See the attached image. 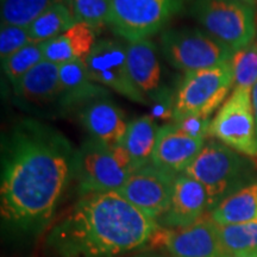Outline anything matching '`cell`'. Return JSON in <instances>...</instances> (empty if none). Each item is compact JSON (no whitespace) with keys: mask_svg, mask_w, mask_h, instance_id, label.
<instances>
[{"mask_svg":"<svg viewBox=\"0 0 257 257\" xmlns=\"http://www.w3.org/2000/svg\"><path fill=\"white\" fill-rule=\"evenodd\" d=\"M251 102H252L253 117H255V123H256V136H257V82L251 88Z\"/></svg>","mask_w":257,"mask_h":257,"instance_id":"30","label":"cell"},{"mask_svg":"<svg viewBox=\"0 0 257 257\" xmlns=\"http://www.w3.org/2000/svg\"><path fill=\"white\" fill-rule=\"evenodd\" d=\"M134 172L121 144L108 147L88 138L75 152L73 180L82 195L119 191Z\"/></svg>","mask_w":257,"mask_h":257,"instance_id":"4","label":"cell"},{"mask_svg":"<svg viewBox=\"0 0 257 257\" xmlns=\"http://www.w3.org/2000/svg\"><path fill=\"white\" fill-rule=\"evenodd\" d=\"M210 137L248 157L257 156L251 88L233 87L212 119Z\"/></svg>","mask_w":257,"mask_h":257,"instance_id":"9","label":"cell"},{"mask_svg":"<svg viewBox=\"0 0 257 257\" xmlns=\"http://www.w3.org/2000/svg\"><path fill=\"white\" fill-rule=\"evenodd\" d=\"M223 257H257L256 255H248V256H223Z\"/></svg>","mask_w":257,"mask_h":257,"instance_id":"33","label":"cell"},{"mask_svg":"<svg viewBox=\"0 0 257 257\" xmlns=\"http://www.w3.org/2000/svg\"><path fill=\"white\" fill-rule=\"evenodd\" d=\"M157 133L159 126L152 114L141 115L127 124L121 146L130 156L135 170L152 162Z\"/></svg>","mask_w":257,"mask_h":257,"instance_id":"20","label":"cell"},{"mask_svg":"<svg viewBox=\"0 0 257 257\" xmlns=\"http://www.w3.org/2000/svg\"><path fill=\"white\" fill-rule=\"evenodd\" d=\"M76 23L72 8L60 3L51 6L29 27L34 43H44L55 38Z\"/></svg>","mask_w":257,"mask_h":257,"instance_id":"22","label":"cell"},{"mask_svg":"<svg viewBox=\"0 0 257 257\" xmlns=\"http://www.w3.org/2000/svg\"><path fill=\"white\" fill-rule=\"evenodd\" d=\"M208 217L218 225L257 221V181L221 201Z\"/></svg>","mask_w":257,"mask_h":257,"instance_id":"21","label":"cell"},{"mask_svg":"<svg viewBox=\"0 0 257 257\" xmlns=\"http://www.w3.org/2000/svg\"><path fill=\"white\" fill-rule=\"evenodd\" d=\"M126 59L130 78L138 91L152 101L163 87L161 86V64L156 46L150 38L127 42ZM149 101V104H150Z\"/></svg>","mask_w":257,"mask_h":257,"instance_id":"17","label":"cell"},{"mask_svg":"<svg viewBox=\"0 0 257 257\" xmlns=\"http://www.w3.org/2000/svg\"><path fill=\"white\" fill-rule=\"evenodd\" d=\"M256 28H257V14H256Z\"/></svg>","mask_w":257,"mask_h":257,"instance_id":"34","label":"cell"},{"mask_svg":"<svg viewBox=\"0 0 257 257\" xmlns=\"http://www.w3.org/2000/svg\"><path fill=\"white\" fill-rule=\"evenodd\" d=\"M93 81L113 89L120 95L141 105H149V100L138 91L130 78L127 68L126 46L113 38H100L85 60Z\"/></svg>","mask_w":257,"mask_h":257,"instance_id":"10","label":"cell"},{"mask_svg":"<svg viewBox=\"0 0 257 257\" xmlns=\"http://www.w3.org/2000/svg\"><path fill=\"white\" fill-rule=\"evenodd\" d=\"M231 64L234 87L252 88L257 82V41L234 51Z\"/></svg>","mask_w":257,"mask_h":257,"instance_id":"27","label":"cell"},{"mask_svg":"<svg viewBox=\"0 0 257 257\" xmlns=\"http://www.w3.org/2000/svg\"><path fill=\"white\" fill-rule=\"evenodd\" d=\"M176 176L152 163L135 170L119 191L120 194L156 221L168 210Z\"/></svg>","mask_w":257,"mask_h":257,"instance_id":"11","label":"cell"},{"mask_svg":"<svg viewBox=\"0 0 257 257\" xmlns=\"http://www.w3.org/2000/svg\"><path fill=\"white\" fill-rule=\"evenodd\" d=\"M186 0H112L108 28L127 42L162 31L184 9Z\"/></svg>","mask_w":257,"mask_h":257,"instance_id":"8","label":"cell"},{"mask_svg":"<svg viewBox=\"0 0 257 257\" xmlns=\"http://www.w3.org/2000/svg\"><path fill=\"white\" fill-rule=\"evenodd\" d=\"M234 87L231 61L186 74L176 92L173 123L188 115H207L225 102Z\"/></svg>","mask_w":257,"mask_h":257,"instance_id":"5","label":"cell"},{"mask_svg":"<svg viewBox=\"0 0 257 257\" xmlns=\"http://www.w3.org/2000/svg\"><path fill=\"white\" fill-rule=\"evenodd\" d=\"M12 88L16 98L25 106L34 108L57 107L61 110L62 89L59 64L42 61Z\"/></svg>","mask_w":257,"mask_h":257,"instance_id":"15","label":"cell"},{"mask_svg":"<svg viewBox=\"0 0 257 257\" xmlns=\"http://www.w3.org/2000/svg\"><path fill=\"white\" fill-rule=\"evenodd\" d=\"M60 66V83L62 89L61 111L85 105L94 99L107 96L104 86L93 81L85 61H72Z\"/></svg>","mask_w":257,"mask_h":257,"instance_id":"18","label":"cell"},{"mask_svg":"<svg viewBox=\"0 0 257 257\" xmlns=\"http://www.w3.org/2000/svg\"><path fill=\"white\" fill-rule=\"evenodd\" d=\"M76 23L88 25L98 32L110 23L112 0H70Z\"/></svg>","mask_w":257,"mask_h":257,"instance_id":"26","label":"cell"},{"mask_svg":"<svg viewBox=\"0 0 257 257\" xmlns=\"http://www.w3.org/2000/svg\"><path fill=\"white\" fill-rule=\"evenodd\" d=\"M185 174L206 189L210 212L230 195L257 181L251 160L214 140L206 141Z\"/></svg>","mask_w":257,"mask_h":257,"instance_id":"3","label":"cell"},{"mask_svg":"<svg viewBox=\"0 0 257 257\" xmlns=\"http://www.w3.org/2000/svg\"><path fill=\"white\" fill-rule=\"evenodd\" d=\"M34 43L29 28L2 24L0 28V59L5 60L22 48Z\"/></svg>","mask_w":257,"mask_h":257,"instance_id":"28","label":"cell"},{"mask_svg":"<svg viewBox=\"0 0 257 257\" xmlns=\"http://www.w3.org/2000/svg\"><path fill=\"white\" fill-rule=\"evenodd\" d=\"M224 256H257V221L218 225Z\"/></svg>","mask_w":257,"mask_h":257,"instance_id":"23","label":"cell"},{"mask_svg":"<svg viewBox=\"0 0 257 257\" xmlns=\"http://www.w3.org/2000/svg\"><path fill=\"white\" fill-rule=\"evenodd\" d=\"M133 257H157V256L153 255V253H140V255H136Z\"/></svg>","mask_w":257,"mask_h":257,"instance_id":"32","label":"cell"},{"mask_svg":"<svg viewBox=\"0 0 257 257\" xmlns=\"http://www.w3.org/2000/svg\"><path fill=\"white\" fill-rule=\"evenodd\" d=\"M44 61L43 43H31L2 61L3 70L12 87L32 68Z\"/></svg>","mask_w":257,"mask_h":257,"instance_id":"25","label":"cell"},{"mask_svg":"<svg viewBox=\"0 0 257 257\" xmlns=\"http://www.w3.org/2000/svg\"><path fill=\"white\" fill-rule=\"evenodd\" d=\"M159 227L118 191L94 193L51 227L47 246L56 257H118L143 248Z\"/></svg>","mask_w":257,"mask_h":257,"instance_id":"2","label":"cell"},{"mask_svg":"<svg viewBox=\"0 0 257 257\" xmlns=\"http://www.w3.org/2000/svg\"><path fill=\"white\" fill-rule=\"evenodd\" d=\"M212 119L213 118L207 117V115H188L175 121L174 124L189 136L206 141V138L210 137Z\"/></svg>","mask_w":257,"mask_h":257,"instance_id":"29","label":"cell"},{"mask_svg":"<svg viewBox=\"0 0 257 257\" xmlns=\"http://www.w3.org/2000/svg\"><path fill=\"white\" fill-rule=\"evenodd\" d=\"M191 12L207 34L234 51L255 41V8L230 0H193Z\"/></svg>","mask_w":257,"mask_h":257,"instance_id":"6","label":"cell"},{"mask_svg":"<svg viewBox=\"0 0 257 257\" xmlns=\"http://www.w3.org/2000/svg\"><path fill=\"white\" fill-rule=\"evenodd\" d=\"M75 152L59 130L36 119L16 121L2 138L3 225L36 234L51 223L73 180Z\"/></svg>","mask_w":257,"mask_h":257,"instance_id":"1","label":"cell"},{"mask_svg":"<svg viewBox=\"0 0 257 257\" xmlns=\"http://www.w3.org/2000/svg\"><path fill=\"white\" fill-rule=\"evenodd\" d=\"M206 141L189 136L174 123L159 127L152 165L178 176L197 159Z\"/></svg>","mask_w":257,"mask_h":257,"instance_id":"13","label":"cell"},{"mask_svg":"<svg viewBox=\"0 0 257 257\" xmlns=\"http://www.w3.org/2000/svg\"><path fill=\"white\" fill-rule=\"evenodd\" d=\"M230 2L240 3V4H245L251 6V8H257V0H230Z\"/></svg>","mask_w":257,"mask_h":257,"instance_id":"31","label":"cell"},{"mask_svg":"<svg viewBox=\"0 0 257 257\" xmlns=\"http://www.w3.org/2000/svg\"><path fill=\"white\" fill-rule=\"evenodd\" d=\"M70 0H2V24L29 28L51 6Z\"/></svg>","mask_w":257,"mask_h":257,"instance_id":"24","label":"cell"},{"mask_svg":"<svg viewBox=\"0 0 257 257\" xmlns=\"http://www.w3.org/2000/svg\"><path fill=\"white\" fill-rule=\"evenodd\" d=\"M96 41L94 29L86 24L75 23L60 36L44 42V60L56 64L85 61Z\"/></svg>","mask_w":257,"mask_h":257,"instance_id":"19","label":"cell"},{"mask_svg":"<svg viewBox=\"0 0 257 257\" xmlns=\"http://www.w3.org/2000/svg\"><path fill=\"white\" fill-rule=\"evenodd\" d=\"M80 121L91 138L108 147L121 144L128 124L124 112L105 96L82 105Z\"/></svg>","mask_w":257,"mask_h":257,"instance_id":"16","label":"cell"},{"mask_svg":"<svg viewBox=\"0 0 257 257\" xmlns=\"http://www.w3.org/2000/svg\"><path fill=\"white\" fill-rule=\"evenodd\" d=\"M160 44L170 66L185 74L229 62L234 54L206 31L194 28L163 30Z\"/></svg>","mask_w":257,"mask_h":257,"instance_id":"7","label":"cell"},{"mask_svg":"<svg viewBox=\"0 0 257 257\" xmlns=\"http://www.w3.org/2000/svg\"><path fill=\"white\" fill-rule=\"evenodd\" d=\"M208 211L207 192L200 182L187 174L176 176L172 201L160 218V226L182 229L200 220Z\"/></svg>","mask_w":257,"mask_h":257,"instance_id":"14","label":"cell"},{"mask_svg":"<svg viewBox=\"0 0 257 257\" xmlns=\"http://www.w3.org/2000/svg\"><path fill=\"white\" fill-rule=\"evenodd\" d=\"M157 234L173 257H223L218 224L208 218L182 229L160 226Z\"/></svg>","mask_w":257,"mask_h":257,"instance_id":"12","label":"cell"}]
</instances>
